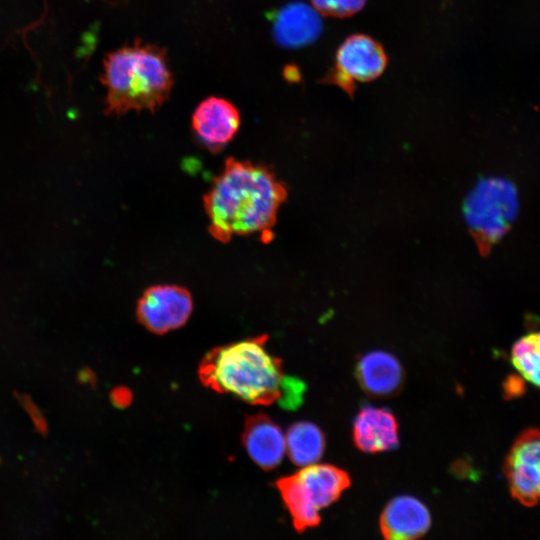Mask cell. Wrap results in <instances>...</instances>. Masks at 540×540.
Segmentation results:
<instances>
[{"label": "cell", "instance_id": "30bf717a", "mask_svg": "<svg viewBox=\"0 0 540 540\" xmlns=\"http://www.w3.org/2000/svg\"><path fill=\"white\" fill-rule=\"evenodd\" d=\"M323 30L318 11L306 3L281 7L273 18V36L281 47L295 49L314 43Z\"/></svg>", "mask_w": 540, "mask_h": 540}, {"label": "cell", "instance_id": "6da1fadb", "mask_svg": "<svg viewBox=\"0 0 540 540\" xmlns=\"http://www.w3.org/2000/svg\"><path fill=\"white\" fill-rule=\"evenodd\" d=\"M285 195L267 167L228 158L203 197L209 233L222 243L254 234L266 241Z\"/></svg>", "mask_w": 540, "mask_h": 540}, {"label": "cell", "instance_id": "7c38bea8", "mask_svg": "<svg viewBox=\"0 0 540 540\" xmlns=\"http://www.w3.org/2000/svg\"><path fill=\"white\" fill-rule=\"evenodd\" d=\"M353 440L363 452L391 450L398 445V424L385 408L363 407L353 423Z\"/></svg>", "mask_w": 540, "mask_h": 540}, {"label": "cell", "instance_id": "4fadbf2b", "mask_svg": "<svg viewBox=\"0 0 540 540\" xmlns=\"http://www.w3.org/2000/svg\"><path fill=\"white\" fill-rule=\"evenodd\" d=\"M243 443L251 459L265 470L275 468L286 450V439L281 429L263 415L247 420Z\"/></svg>", "mask_w": 540, "mask_h": 540}, {"label": "cell", "instance_id": "5b68a950", "mask_svg": "<svg viewBox=\"0 0 540 540\" xmlns=\"http://www.w3.org/2000/svg\"><path fill=\"white\" fill-rule=\"evenodd\" d=\"M519 200L516 187L504 178H485L464 201V218L478 243L485 249L500 241L516 220Z\"/></svg>", "mask_w": 540, "mask_h": 540}, {"label": "cell", "instance_id": "7a4b0ae2", "mask_svg": "<svg viewBox=\"0 0 540 540\" xmlns=\"http://www.w3.org/2000/svg\"><path fill=\"white\" fill-rule=\"evenodd\" d=\"M101 81L107 90L105 113L116 116L132 110L155 112L173 86L165 50L138 40L105 57Z\"/></svg>", "mask_w": 540, "mask_h": 540}, {"label": "cell", "instance_id": "9c48e42d", "mask_svg": "<svg viewBox=\"0 0 540 540\" xmlns=\"http://www.w3.org/2000/svg\"><path fill=\"white\" fill-rule=\"evenodd\" d=\"M387 63V54L377 40L369 35L353 34L338 47L334 67L356 83L377 79Z\"/></svg>", "mask_w": 540, "mask_h": 540}, {"label": "cell", "instance_id": "2e32d148", "mask_svg": "<svg viewBox=\"0 0 540 540\" xmlns=\"http://www.w3.org/2000/svg\"><path fill=\"white\" fill-rule=\"evenodd\" d=\"M511 358L523 378L540 388V332L520 338L513 345Z\"/></svg>", "mask_w": 540, "mask_h": 540}, {"label": "cell", "instance_id": "52a82bcc", "mask_svg": "<svg viewBox=\"0 0 540 540\" xmlns=\"http://www.w3.org/2000/svg\"><path fill=\"white\" fill-rule=\"evenodd\" d=\"M512 497L526 507L540 502V430L524 431L504 464Z\"/></svg>", "mask_w": 540, "mask_h": 540}, {"label": "cell", "instance_id": "d6986e66", "mask_svg": "<svg viewBox=\"0 0 540 540\" xmlns=\"http://www.w3.org/2000/svg\"><path fill=\"white\" fill-rule=\"evenodd\" d=\"M321 83L333 84L340 87L348 96L353 99L356 91V83L344 76L334 66L329 68L324 77L320 80Z\"/></svg>", "mask_w": 540, "mask_h": 540}, {"label": "cell", "instance_id": "ba28073f", "mask_svg": "<svg viewBox=\"0 0 540 540\" xmlns=\"http://www.w3.org/2000/svg\"><path fill=\"white\" fill-rule=\"evenodd\" d=\"M240 114L229 101L220 97L203 100L192 115V129L200 142L217 153L237 134Z\"/></svg>", "mask_w": 540, "mask_h": 540}, {"label": "cell", "instance_id": "8992f818", "mask_svg": "<svg viewBox=\"0 0 540 540\" xmlns=\"http://www.w3.org/2000/svg\"><path fill=\"white\" fill-rule=\"evenodd\" d=\"M193 310L189 290L178 285L147 288L137 302L138 321L149 331L164 334L184 325Z\"/></svg>", "mask_w": 540, "mask_h": 540}, {"label": "cell", "instance_id": "3957f363", "mask_svg": "<svg viewBox=\"0 0 540 540\" xmlns=\"http://www.w3.org/2000/svg\"><path fill=\"white\" fill-rule=\"evenodd\" d=\"M266 341L260 336L213 349L200 364L201 381L250 404L276 401L283 373L281 361L266 350Z\"/></svg>", "mask_w": 540, "mask_h": 540}, {"label": "cell", "instance_id": "44dd1931", "mask_svg": "<svg viewBox=\"0 0 540 540\" xmlns=\"http://www.w3.org/2000/svg\"><path fill=\"white\" fill-rule=\"evenodd\" d=\"M284 76L288 81L298 82L301 75L296 66L289 65L284 71Z\"/></svg>", "mask_w": 540, "mask_h": 540}, {"label": "cell", "instance_id": "ffe728a7", "mask_svg": "<svg viewBox=\"0 0 540 540\" xmlns=\"http://www.w3.org/2000/svg\"><path fill=\"white\" fill-rule=\"evenodd\" d=\"M504 396L512 399L521 396L525 392V385L522 378L516 375H510L503 383Z\"/></svg>", "mask_w": 540, "mask_h": 540}, {"label": "cell", "instance_id": "8fae6325", "mask_svg": "<svg viewBox=\"0 0 540 540\" xmlns=\"http://www.w3.org/2000/svg\"><path fill=\"white\" fill-rule=\"evenodd\" d=\"M431 524L426 506L411 496L391 500L380 517V529L386 539H414L424 535Z\"/></svg>", "mask_w": 540, "mask_h": 540}, {"label": "cell", "instance_id": "9a60e30c", "mask_svg": "<svg viewBox=\"0 0 540 540\" xmlns=\"http://www.w3.org/2000/svg\"><path fill=\"white\" fill-rule=\"evenodd\" d=\"M286 449L291 461L298 466L315 464L323 455L325 438L322 431L310 422L293 424L286 436Z\"/></svg>", "mask_w": 540, "mask_h": 540}, {"label": "cell", "instance_id": "ac0fdd59", "mask_svg": "<svg viewBox=\"0 0 540 540\" xmlns=\"http://www.w3.org/2000/svg\"><path fill=\"white\" fill-rule=\"evenodd\" d=\"M304 384L294 378L282 379L280 385V403L287 409H295L302 402Z\"/></svg>", "mask_w": 540, "mask_h": 540}, {"label": "cell", "instance_id": "277c9868", "mask_svg": "<svg viewBox=\"0 0 540 540\" xmlns=\"http://www.w3.org/2000/svg\"><path fill=\"white\" fill-rule=\"evenodd\" d=\"M276 486L295 529L302 532L320 523L319 511L340 497L350 486V477L338 467L315 463L279 479Z\"/></svg>", "mask_w": 540, "mask_h": 540}, {"label": "cell", "instance_id": "e0dca14e", "mask_svg": "<svg viewBox=\"0 0 540 540\" xmlns=\"http://www.w3.org/2000/svg\"><path fill=\"white\" fill-rule=\"evenodd\" d=\"M367 0H311L313 7L322 15L346 18L358 13Z\"/></svg>", "mask_w": 540, "mask_h": 540}, {"label": "cell", "instance_id": "5bb4252c", "mask_svg": "<svg viewBox=\"0 0 540 540\" xmlns=\"http://www.w3.org/2000/svg\"><path fill=\"white\" fill-rule=\"evenodd\" d=\"M356 374L361 387L371 396L394 395L403 382V369L399 361L384 351H373L358 362Z\"/></svg>", "mask_w": 540, "mask_h": 540}]
</instances>
